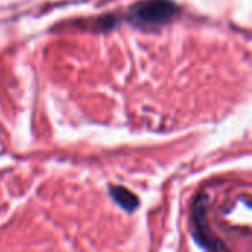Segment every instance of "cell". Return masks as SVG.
I'll list each match as a JSON object with an SVG mask.
<instances>
[{
	"mask_svg": "<svg viewBox=\"0 0 252 252\" xmlns=\"http://www.w3.org/2000/svg\"><path fill=\"white\" fill-rule=\"evenodd\" d=\"M177 7L168 0H148L131 9V19L140 25H161L168 22Z\"/></svg>",
	"mask_w": 252,
	"mask_h": 252,
	"instance_id": "cell-2",
	"label": "cell"
},
{
	"mask_svg": "<svg viewBox=\"0 0 252 252\" xmlns=\"http://www.w3.org/2000/svg\"><path fill=\"white\" fill-rule=\"evenodd\" d=\"M251 199L250 189L245 192H226L224 196L211 195V192H202L195 202V226L198 238L202 239L207 236L210 229L219 223V226L224 227L223 233H227L230 229L235 235L239 233L250 242L251 241ZM221 233V235H223Z\"/></svg>",
	"mask_w": 252,
	"mask_h": 252,
	"instance_id": "cell-1",
	"label": "cell"
},
{
	"mask_svg": "<svg viewBox=\"0 0 252 252\" xmlns=\"http://www.w3.org/2000/svg\"><path fill=\"white\" fill-rule=\"evenodd\" d=\"M112 192H114V198L128 211H131L137 207V199L128 190H126L123 188H115V189H112Z\"/></svg>",
	"mask_w": 252,
	"mask_h": 252,
	"instance_id": "cell-3",
	"label": "cell"
}]
</instances>
